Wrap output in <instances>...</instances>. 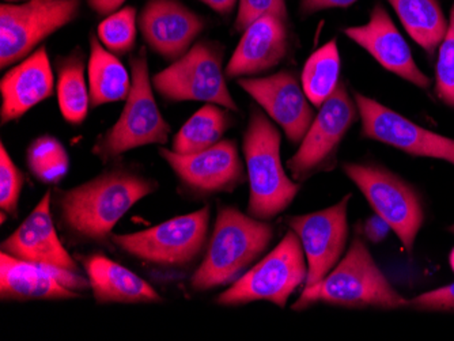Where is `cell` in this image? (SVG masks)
Wrapping results in <instances>:
<instances>
[{"instance_id": "cell-1", "label": "cell", "mask_w": 454, "mask_h": 341, "mask_svg": "<svg viewBox=\"0 0 454 341\" xmlns=\"http://www.w3.org/2000/svg\"><path fill=\"white\" fill-rule=\"evenodd\" d=\"M157 188L152 178L129 170L102 173L85 184L59 192L60 225L78 241L108 244L120 219Z\"/></svg>"}, {"instance_id": "cell-2", "label": "cell", "mask_w": 454, "mask_h": 341, "mask_svg": "<svg viewBox=\"0 0 454 341\" xmlns=\"http://www.w3.org/2000/svg\"><path fill=\"white\" fill-rule=\"evenodd\" d=\"M316 304L343 307H407L403 298L377 267L361 238H356L346 257L333 271L313 286H306L294 310H303Z\"/></svg>"}, {"instance_id": "cell-3", "label": "cell", "mask_w": 454, "mask_h": 341, "mask_svg": "<svg viewBox=\"0 0 454 341\" xmlns=\"http://www.w3.org/2000/svg\"><path fill=\"white\" fill-rule=\"evenodd\" d=\"M272 239L274 228L265 221L234 207L219 208L207 253L193 274L191 286L196 291H207L236 282L267 251Z\"/></svg>"}, {"instance_id": "cell-4", "label": "cell", "mask_w": 454, "mask_h": 341, "mask_svg": "<svg viewBox=\"0 0 454 341\" xmlns=\"http://www.w3.org/2000/svg\"><path fill=\"white\" fill-rule=\"evenodd\" d=\"M280 144L282 137L277 127L254 109L242 144L251 185L247 213L265 222L287 210L301 188L286 174Z\"/></svg>"}, {"instance_id": "cell-5", "label": "cell", "mask_w": 454, "mask_h": 341, "mask_svg": "<svg viewBox=\"0 0 454 341\" xmlns=\"http://www.w3.org/2000/svg\"><path fill=\"white\" fill-rule=\"evenodd\" d=\"M129 66L132 86L121 116L98 137L91 150L106 164L137 147L168 143L172 131L153 93L146 48L129 58Z\"/></svg>"}, {"instance_id": "cell-6", "label": "cell", "mask_w": 454, "mask_h": 341, "mask_svg": "<svg viewBox=\"0 0 454 341\" xmlns=\"http://www.w3.org/2000/svg\"><path fill=\"white\" fill-rule=\"evenodd\" d=\"M306 277L308 261L302 244L297 234L290 230L277 248L222 292L216 304L231 307L268 300L283 309Z\"/></svg>"}, {"instance_id": "cell-7", "label": "cell", "mask_w": 454, "mask_h": 341, "mask_svg": "<svg viewBox=\"0 0 454 341\" xmlns=\"http://www.w3.org/2000/svg\"><path fill=\"white\" fill-rule=\"evenodd\" d=\"M222 60L223 55L218 45L198 43L169 67L155 74L152 79L153 86L163 98L173 103L201 101L239 112V106L227 89Z\"/></svg>"}, {"instance_id": "cell-8", "label": "cell", "mask_w": 454, "mask_h": 341, "mask_svg": "<svg viewBox=\"0 0 454 341\" xmlns=\"http://www.w3.org/2000/svg\"><path fill=\"white\" fill-rule=\"evenodd\" d=\"M210 208L132 234H112L111 241L124 253L145 263L162 267H183L196 259L207 241Z\"/></svg>"}, {"instance_id": "cell-9", "label": "cell", "mask_w": 454, "mask_h": 341, "mask_svg": "<svg viewBox=\"0 0 454 341\" xmlns=\"http://www.w3.org/2000/svg\"><path fill=\"white\" fill-rule=\"evenodd\" d=\"M81 0H27L2 4L0 67L7 68L32 55L37 45L75 19Z\"/></svg>"}, {"instance_id": "cell-10", "label": "cell", "mask_w": 454, "mask_h": 341, "mask_svg": "<svg viewBox=\"0 0 454 341\" xmlns=\"http://www.w3.org/2000/svg\"><path fill=\"white\" fill-rule=\"evenodd\" d=\"M343 169L376 213L389 223L407 252L414 251L418 233L425 221L422 200L417 190L384 167L347 164Z\"/></svg>"}, {"instance_id": "cell-11", "label": "cell", "mask_w": 454, "mask_h": 341, "mask_svg": "<svg viewBox=\"0 0 454 341\" xmlns=\"http://www.w3.org/2000/svg\"><path fill=\"white\" fill-rule=\"evenodd\" d=\"M362 136L379 140L412 157L434 158L454 165V139L418 126L376 99L354 93Z\"/></svg>"}, {"instance_id": "cell-12", "label": "cell", "mask_w": 454, "mask_h": 341, "mask_svg": "<svg viewBox=\"0 0 454 341\" xmlns=\"http://www.w3.org/2000/svg\"><path fill=\"white\" fill-rule=\"evenodd\" d=\"M356 104L347 90L346 83H339L335 93L320 106L312 126L306 132L294 157L287 160L293 177L298 182L323 169L333 159L341 140L356 123Z\"/></svg>"}, {"instance_id": "cell-13", "label": "cell", "mask_w": 454, "mask_h": 341, "mask_svg": "<svg viewBox=\"0 0 454 341\" xmlns=\"http://www.w3.org/2000/svg\"><path fill=\"white\" fill-rule=\"evenodd\" d=\"M351 195L344 196L338 205L308 215L293 216L287 223L297 234L308 261L306 286L323 280L339 263L347 238V208Z\"/></svg>"}, {"instance_id": "cell-14", "label": "cell", "mask_w": 454, "mask_h": 341, "mask_svg": "<svg viewBox=\"0 0 454 341\" xmlns=\"http://www.w3.org/2000/svg\"><path fill=\"white\" fill-rule=\"evenodd\" d=\"M181 185L195 193L231 192L244 182V167L233 140H221L215 146L196 154H177L160 149Z\"/></svg>"}, {"instance_id": "cell-15", "label": "cell", "mask_w": 454, "mask_h": 341, "mask_svg": "<svg viewBox=\"0 0 454 341\" xmlns=\"http://www.w3.org/2000/svg\"><path fill=\"white\" fill-rule=\"evenodd\" d=\"M90 287L79 272L48 264L29 263L2 252L0 298L2 300H58L78 297L75 291Z\"/></svg>"}, {"instance_id": "cell-16", "label": "cell", "mask_w": 454, "mask_h": 341, "mask_svg": "<svg viewBox=\"0 0 454 341\" xmlns=\"http://www.w3.org/2000/svg\"><path fill=\"white\" fill-rule=\"evenodd\" d=\"M237 82L282 127L293 144L302 142L315 113L294 74L280 71L265 78H239Z\"/></svg>"}, {"instance_id": "cell-17", "label": "cell", "mask_w": 454, "mask_h": 341, "mask_svg": "<svg viewBox=\"0 0 454 341\" xmlns=\"http://www.w3.org/2000/svg\"><path fill=\"white\" fill-rule=\"evenodd\" d=\"M344 35L373 56L385 70L422 90L431 88L430 78L418 67L410 45L381 4L373 7L366 24L347 27Z\"/></svg>"}, {"instance_id": "cell-18", "label": "cell", "mask_w": 454, "mask_h": 341, "mask_svg": "<svg viewBox=\"0 0 454 341\" xmlns=\"http://www.w3.org/2000/svg\"><path fill=\"white\" fill-rule=\"evenodd\" d=\"M137 27L155 53L176 62L192 48L206 22L178 0H149L140 12Z\"/></svg>"}, {"instance_id": "cell-19", "label": "cell", "mask_w": 454, "mask_h": 341, "mask_svg": "<svg viewBox=\"0 0 454 341\" xmlns=\"http://www.w3.org/2000/svg\"><path fill=\"white\" fill-rule=\"evenodd\" d=\"M51 196L52 192L48 190L20 228L2 244V252L29 263L48 264L79 272L78 264L66 251L56 233L51 215Z\"/></svg>"}, {"instance_id": "cell-20", "label": "cell", "mask_w": 454, "mask_h": 341, "mask_svg": "<svg viewBox=\"0 0 454 341\" xmlns=\"http://www.w3.org/2000/svg\"><path fill=\"white\" fill-rule=\"evenodd\" d=\"M287 21L277 15H264L244 30L236 50L227 63V78L256 75L272 70L287 56L290 35Z\"/></svg>"}, {"instance_id": "cell-21", "label": "cell", "mask_w": 454, "mask_h": 341, "mask_svg": "<svg viewBox=\"0 0 454 341\" xmlns=\"http://www.w3.org/2000/svg\"><path fill=\"white\" fill-rule=\"evenodd\" d=\"M55 91V78L47 48L41 47L32 55L10 68L0 82L2 124L12 123Z\"/></svg>"}, {"instance_id": "cell-22", "label": "cell", "mask_w": 454, "mask_h": 341, "mask_svg": "<svg viewBox=\"0 0 454 341\" xmlns=\"http://www.w3.org/2000/svg\"><path fill=\"white\" fill-rule=\"evenodd\" d=\"M94 299L98 304H160V295L121 264L104 254L82 257Z\"/></svg>"}, {"instance_id": "cell-23", "label": "cell", "mask_w": 454, "mask_h": 341, "mask_svg": "<svg viewBox=\"0 0 454 341\" xmlns=\"http://www.w3.org/2000/svg\"><path fill=\"white\" fill-rule=\"evenodd\" d=\"M91 106L126 101L132 86V76L120 58L106 50L96 35L90 37V58L88 65Z\"/></svg>"}, {"instance_id": "cell-24", "label": "cell", "mask_w": 454, "mask_h": 341, "mask_svg": "<svg viewBox=\"0 0 454 341\" xmlns=\"http://www.w3.org/2000/svg\"><path fill=\"white\" fill-rule=\"evenodd\" d=\"M399 17L405 32L427 53L434 58L445 37L449 18L443 14L438 0H387Z\"/></svg>"}, {"instance_id": "cell-25", "label": "cell", "mask_w": 454, "mask_h": 341, "mask_svg": "<svg viewBox=\"0 0 454 341\" xmlns=\"http://www.w3.org/2000/svg\"><path fill=\"white\" fill-rule=\"evenodd\" d=\"M227 111L229 109L216 104H208L199 109L178 129L173 139V151L183 155L196 154L219 143L224 132L233 123Z\"/></svg>"}, {"instance_id": "cell-26", "label": "cell", "mask_w": 454, "mask_h": 341, "mask_svg": "<svg viewBox=\"0 0 454 341\" xmlns=\"http://www.w3.org/2000/svg\"><path fill=\"white\" fill-rule=\"evenodd\" d=\"M58 103L61 116L73 126L85 121L91 105L90 88L81 55L63 58L58 66Z\"/></svg>"}, {"instance_id": "cell-27", "label": "cell", "mask_w": 454, "mask_h": 341, "mask_svg": "<svg viewBox=\"0 0 454 341\" xmlns=\"http://www.w3.org/2000/svg\"><path fill=\"white\" fill-rule=\"evenodd\" d=\"M340 53L336 40L324 44L308 58L302 71V89L313 105L320 108L340 83Z\"/></svg>"}, {"instance_id": "cell-28", "label": "cell", "mask_w": 454, "mask_h": 341, "mask_svg": "<svg viewBox=\"0 0 454 341\" xmlns=\"http://www.w3.org/2000/svg\"><path fill=\"white\" fill-rule=\"evenodd\" d=\"M27 165L37 182L55 185L67 175L70 157L60 140L44 135L33 140L27 147Z\"/></svg>"}, {"instance_id": "cell-29", "label": "cell", "mask_w": 454, "mask_h": 341, "mask_svg": "<svg viewBox=\"0 0 454 341\" xmlns=\"http://www.w3.org/2000/svg\"><path fill=\"white\" fill-rule=\"evenodd\" d=\"M137 10L124 7L108 15L99 24L97 37L106 50L117 55L129 53L137 42Z\"/></svg>"}, {"instance_id": "cell-30", "label": "cell", "mask_w": 454, "mask_h": 341, "mask_svg": "<svg viewBox=\"0 0 454 341\" xmlns=\"http://www.w3.org/2000/svg\"><path fill=\"white\" fill-rule=\"evenodd\" d=\"M434 91L445 105L454 109V0L448 30L437 50Z\"/></svg>"}, {"instance_id": "cell-31", "label": "cell", "mask_w": 454, "mask_h": 341, "mask_svg": "<svg viewBox=\"0 0 454 341\" xmlns=\"http://www.w3.org/2000/svg\"><path fill=\"white\" fill-rule=\"evenodd\" d=\"M24 174L18 169L6 147L0 146V208L2 213L17 216Z\"/></svg>"}, {"instance_id": "cell-32", "label": "cell", "mask_w": 454, "mask_h": 341, "mask_svg": "<svg viewBox=\"0 0 454 341\" xmlns=\"http://www.w3.org/2000/svg\"><path fill=\"white\" fill-rule=\"evenodd\" d=\"M239 14H237L234 29L244 32L252 22L264 15H277L288 22L286 0H239Z\"/></svg>"}, {"instance_id": "cell-33", "label": "cell", "mask_w": 454, "mask_h": 341, "mask_svg": "<svg viewBox=\"0 0 454 341\" xmlns=\"http://www.w3.org/2000/svg\"><path fill=\"white\" fill-rule=\"evenodd\" d=\"M408 307L428 312H454V283L418 295L408 300Z\"/></svg>"}, {"instance_id": "cell-34", "label": "cell", "mask_w": 454, "mask_h": 341, "mask_svg": "<svg viewBox=\"0 0 454 341\" xmlns=\"http://www.w3.org/2000/svg\"><path fill=\"white\" fill-rule=\"evenodd\" d=\"M356 0H301L300 10L302 14H315L329 9H344L356 4Z\"/></svg>"}, {"instance_id": "cell-35", "label": "cell", "mask_w": 454, "mask_h": 341, "mask_svg": "<svg viewBox=\"0 0 454 341\" xmlns=\"http://www.w3.org/2000/svg\"><path fill=\"white\" fill-rule=\"evenodd\" d=\"M390 230H392V228H390L389 223L379 213L367 219L366 223H364V236L374 244L384 241Z\"/></svg>"}, {"instance_id": "cell-36", "label": "cell", "mask_w": 454, "mask_h": 341, "mask_svg": "<svg viewBox=\"0 0 454 341\" xmlns=\"http://www.w3.org/2000/svg\"><path fill=\"white\" fill-rule=\"evenodd\" d=\"M124 2L126 0H88V4L97 14L108 17L120 10Z\"/></svg>"}, {"instance_id": "cell-37", "label": "cell", "mask_w": 454, "mask_h": 341, "mask_svg": "<svg viewBox=\"0 0 454 341\" xmlns=\"http://www.w3.org/2000/svg\"><path fill=\"white\" fill-rule=\"evenodd\" d=\"M199 2L210 7L219 15H223V17L231 14L237 4V0H199Z\"/></svg>"}, {"instance_id": "cell-38", "label": "cell", "mask_w": 454, "mask_h": 341, "mask_svg": "<svg viewBox=\"0 0 454 341\" xmlns=\"http://www.w3.org/2000/svg\"><path fill=\"white\" fill-rule=\"evenodd\" d=\"M449 263H450L451 271L454 272V248L451 251L450 257H449Z\"/></svg>"}, {"instance_id": "cell-39", "label": "cell", "mask_w": 454, "mask_h": 341, "mask_svg": "<svg viewBox=\"0 0 454 341\" xmlns=\"http://www.w3.org/2000/svg\"><path fill=\"white\" fill-rule=\"evenodd\" d=\"M449 230H450V233H453V234H454V225H453V226H451V228H450V229H449Z\"/></svg>"}, {"instance_id": "cell-40", "label": "cell", "mask_w": 454, "mask_h": 341, "mask_svg": "<svg viewBox=\"0 0 454 341\" xmlns=\"http://www.w3.org/2000/svg\"><path fill=\"white\" fill-rule=\"evenodd\" d=\"M9 2H18V0H9Z\"/></svg>"}]
</instances>
